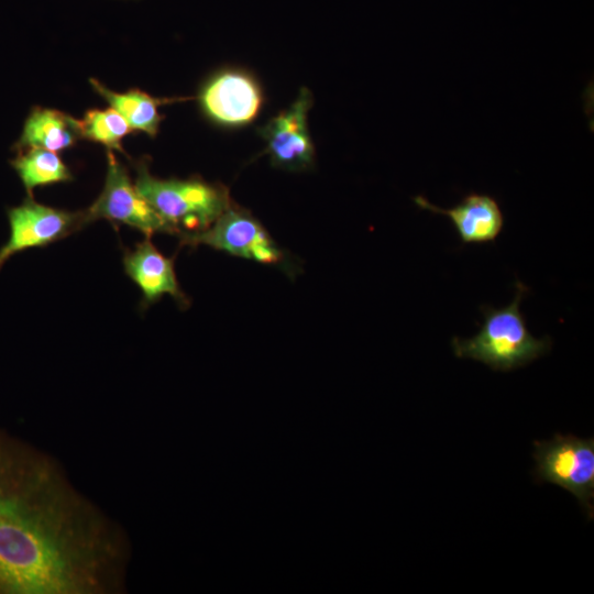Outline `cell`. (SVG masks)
I'll return each mask as SVG.
<instances>
[{
    "mask_svg": "<svg viewBox=\"0 0 594 594\" xmlns=\"http://www.w3.org/2000/svg\"><path fill=\"white\" fill-rule=\"evenodd\" d=\"M12 165L30 195L36 187L67 183L74 178L59 155L44 148H28Z\"/></svg>",
    "mask_w": 594,
    "mask_h": 594,
    "instance_id": "14",
    "label": "cell"
},
{
    "mask_svg": "<svg viewBox=\"0 0 594 594\" xmlns=\"http://www.w3.org/2000/svg\"><path fill=\"white\" fill-rule=\"evenodd\" d=\"M413 200L420 209L449 217L462 244L494 242L504 227L502 208L487 194L470 193L451 208L438 207L422 195Z\"/></svg>",
    "mask_w": 594,
    "mask_h": 594,
    "instance_id": "11",
    "label": "cell"
},
{
    "mask_svg": "<svg viewBox=\"0 0 594 594\" xmlns=\"http://www.w3.org/2000/svg\"><path fill=\"white\" fill-rule=\"evenodd\" d=\"M312 97L307 88L299 91L297 99L285 111L272 118L260 130L265 141V153L273 166L289 172L307 170L315 163V147L307 125V114Z\"/></svg>",
    "mask_w": 594,
    "mask_h": 594,
    "instance_id": "9",
    "label": "cell"
},
{
    "mask_svg": "<svg viewBox=\"0 0 594 594\" xmlns=\"http://www.w3.org/2000/svg\"><path fill=\"white\" fill-rule=\"evenodd\" d=\"M130 558L59 462L0 426V594H121Z\"/></svg>",
    "mask_w": 594,
    "mask_h": 594,
    "instance_id": "1",
    "label": "cell"
},
{
    "mask_svg": "<svg viewBox=\"0 0 594 594\" xmlns=\"http://www.w3.org/2000/svg\"><path fill=\"white\" fill-rule=\"evenodd\" d=\"M139 193L172 231V235L207 230L233 204L228 190L200 178L162 179L150 173L145 161L135 164Z\"/></svg>",
    "mask_w": 594,
    "mask_h": 594,
    "instance_id": "3",
    "label": "cell"
},
{
    "mask_svg": "<svg viewBox=\"0 0 594 594\" xmlns=\"http://www.w3.org/2000/svg\"><path fill=\"white\" fill-rule=\"evenodd\" d=\"M80 139L79 120L56 109L38 107L28 117L18 146L59 152L73 147Z\"/></svg>",
    "mask_w": 594,
    "mask_h": 594,
    "instance_id": "12",
    "label": "cell"
},
{
    "mask_svg": "<svg viewBox=\"0 0 594 594\" xmlns=\"http://www.w3.org/2000/svg\"><path fill=\"white\" fill-rule=\"evenodd\" d=\"M188 246L207 245L227 254L290 272V263L264 226L234 202L207 230L179 237Z\"/></svg>",
    "mask_w": 594,
    "mask_h": 594,
    "instance_id": "5",
    "label": "cell"
},
{
    "mask_svg": "<svg viewBox=\"0 0 594 594\" xmlns=\"http://www.w3.org/2000/svg\"><path fill=\"white\" fill-rule=\"evenodd\" d=\"M198 102L202 113L215 124L241 128L258 114L263 94L250 74L240 69H224L202 85Z\"/></svg>",
    "mask_w": 594,
    "mask_h": 594,
    "instance_id": "8",
    "label": "cell"
},
{
    "mask_svg": "<svg viewBox=\"0 0 594 594\" xmlns=\"http://www.w3.org/2000/svg\"><path fill=\"white\" fill-rule=\"evenodd\" d=\"M527 292L528 287L517 280L516 294L509 305L503 308L481 306L484 321L480 331L468 339L453 337L454 355L480 361L494 371L508 372L546 354L551 348V339L548 336L535 338L519 309Z\"/></svg>",
    "mask_w": 594,
    "mask_h": 594,
    "instance_id": "2",
    "label": "cell"
},
{
    "mask_svg": "<svg viewBox=\"0 0 594 594\" xmlns=\"http://www.w3.org/2000/svg\"><path fill=\"white\" fill-rule=\"evenodd\" d=\"M89 223L105 219L114 227L128 226L145 237L172 234L168 226L139 193L125 166L112 151L107 152V174L102 191L85 210Z\"/></svg>",
    "mask_w": 594,
    "mask_h": 594,
    "instance_id": "6",
    "label": "cell"
},
{
    "mask_svg": "<svg viewBox=\"0 0 594 594\" xmlns=\"http://www.w3.org/2000/svg\"><path fill=\"white\" fill-rule=\"evenodd\" d=\"M81 139H86L108 150H122V140L132 128L125 119L111 107L105 110L89 109L79 120Z\"/></svg>",
    "mask_w": 594,
    "mask_h": 594,
    "instance_id": "15",
    "label": "cell"
},
{
    "mask_svg": "<svg viewBox=\"0 0 594 594\" xmlns=\"http://www.w3.org/2000/svg\"><path fill=\"white\" fill-rule=\"evenodd\" d=\"M10 234L0 248V268L14 254L44 248L89 224L85 210L68 211L28 198L8 211Z\"/></svg>",
    "mask_w": 594,
    "mask_h": 594,
    "instance_id": "7",
    "label": "cell"
},
{
    "mask_svg": "<svg viewBox=\"0 0 594 594\" xmlns=\"http://www.w3.org/2000/svg\"><path fill=\"white\" fill-rule=\"evenodd\" d=\"M122 261L125 274L142 293L143 308L157 302L164 295H169L182 308L190 305L178 283L174 258L160 252L150 237L138 242L134 249H128Z\"/></svg>",
    "mask_w": 594,
    "mask_h": 594,
    "instance_id": "10",
    "label": "cell"
},
{
    "mask_svg": "<svg viewBox=\"0 0 594 594\" xmlns=\"http://www.w3.org/2000/svg\"><path fill=\"white\" fill-rule=\"evenodd\" d=\"M537 483H551L574 495L590 520L594 517V439L557 433L534 441Z\"/></svg>",
    "mask_w": 594,
    "mask_h": 594,
    "instance_id": "4",
    "label": "cell"
},
{
    "mask_svg": "<svg viewBox=\"0 0 594 594\" xmlns=\"http://www.w3.org/2000/svg\"><path fill=\"white\" fill-rule=\"evenodd\" d=\"M89 82L94 90L125 119L132 130L141 131L152 138L157 134L163 119L158 107L173 102V99L154 98L139 89L117 92L95 78H90Z\"/></svg>",
    "mask_w": 594,
    "mask_h": 594,
    "instance_id": "13",
    "label": "cell"
}]
</instances>
